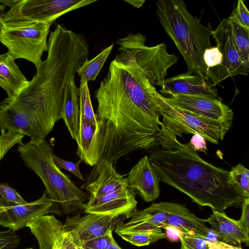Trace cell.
<instances>
[{"label": "cell", "mask_w": 249, "mask_h": 249, "mask_svg": "<svg viewBox=\"0 0 249 249\" xmlns=\"http://www.w3.org/2000/svg\"><path fill=\"white\" fill-rule=\"evenodd\" d=\"M106 249H122L120 246L116 242L115 240L113 237H111L110 241L107 244Z\"/></svg>", "instance_id": "obj_41"}, {"label": "cell", "mask_w": 249, "mask_h": 249, "mask_svg": "<svg viewBox=\"0 0 249 249\" xmlns=\"http://www.w3.org/2000/svg\"><path fill=\"white\" fill-rule=\"evenodd\" d=\"M10 9L0 15V25L21 22L55 21L73 10L90 4L96 0H0Z\"/></svg>", "instance_id": "obj_8"}, {"label": "cell", "mask_w": 249, "mask_h": 249, "mask_svg": "<svg viewBox=\"0 0 249 249\" xmlns=\"http://www.w3.org/2000/svg\"><path fill=\"white\" fill-rule=\"evenodd\" d=\"M79 90L80 117L89 123H97L98 120L93 109L88 83L80 81Z\"/></svg>", "instance_id": "obj_27"}, {"label": "cell", "mask_w": 249, "mask_h": 249, "mask_svg": "<svg viewBox=\"0 0 249 249\" xmlns=\"http://www.w3.org/2000/svg\"><path fill=\"white\" fill-rule=\"evenodd\" d=\"M5 7L6 6L4 5L0 0V15L3 13Z\"/></svg>", "instance_id": "obj_42"}, {"label": "cell", "mask_w": 249, "mask_h": 249, "mask_svg": "<svg viewBox=\"0 0 249 249\" xmlns=\"http://www.w3.org/2000/svg\"><path fill=\"white\" fill-rule=\"evenodd\" d=\"M0 196L5 201L17 204H24L26 202L14 189L7 183L0 184Z\"/></svg>", "instance_id": "obj_35"}, {"label": "cell", "mask_w": 249, "mask_h": 249, "mask_svg": "<svg viewBox=\"0 0 249 249\" xmlns=\"http://www.w3.org/2000/svg\"><path fill=\"white\" fill-rule=\"evenodd\" d=\"M178 236L181 242L180 249H210L207 238L187 233H180Z\"/></svg>", "instance_id": "obj_30"}, {"label": "cell", "mask_w": 249, "mask_h": 249, "mask_svg": "<svg viewBox=\"0 0 249 249\" xmlns=\"http://www.w3.org/2000/svg\"><path fill=\"white\" fill-rule=\"evenodd\" d=\"M210 249H242L241 247L231 245L218 240L207 238Z\"/></svg>", "instance_id": "obj_39"}, {"label": "cell", "mask_w": 249, "mask_h": 249, "mask_svg": "<svg viewBox=\"0 0 249 249\" xmlns=\"http://www.w3.org/2000/svg\"><path fill=\"white\" fill-rule=\"evenodd\" d=\"M205 79L186 72L166 78L157 86L160 87V93L170 96L183 95L217 98L216 89Z\"/></svg>", "instance_id": "obj_17"}, {"label": "cell", "mask_w": 249, "mask_h": 249, "mask_svg": "<svg viewBox=\"0 0 249 249\" xmlns=\"http://www.w3.org/2000/svg\"><path fill=\"white\" fill-rule=\"evenodd\" d=\"M227 19L235 47L242 63L249 69V30L228 18Z\"/></svg>", "instance_id": "obj_25"}, {"label": "cell", "mask_w": 249, "mask_h": 249, "mask_svg": "<svg viewBox=\"0 0 249 249\" xmlns=\"http://www.w3.org/2000/svg\"><path fill=\"white\" fill-rule=\"evenodd\" d=\"M135 196L136 192L125 185L99 198H88L84 210L87 213L124 216L129 218L136 209L137 201Z\"/></svg>", "instance_id": "obj_14"}, {"label": "cell", "mask_w": 249, "mask_h": 249, "mask_svg": "<svg viewBox=\"0 0 249 249\" xmlns=\"http://www.w3.org/2000/svg\"><path fill=\"white\" fill-rule=\"evenodd\" d=\"M18 151L25 165L43 182L53 203L51 213L62 215L84 209L89 196L56 166L52 158L53 149L44 139H31L19 145Z\"/></svg>", "instance_id": "obj_5"}, {"label": "cell", "mask_w": 249, "mask_h": 249, "mask_svg": "<svg viewBox=\"0 0 249 249\" xmlns=\"http://www.w3.org/2000/svg\"><path fill=\"white\" fill-rule=\"evenodd\" d=\"M212 36L223 57L220 65L208 70L207 78L216 85L229 77L239 74L247 75L249 69L242 63L235 47L227 18L222 19L213 30Z\"/></svg>", "instance_id": "obj_10"}, {"label": "cell", "mask_w": 249, "mask_h": 249, "mask_svg": "<svg viewBox=\"0 0 249 249\" xmlns=\"http://www.w3.org/2000/svg\"><path fill=\"white\" fill-rule=\"evenodd\" d=\"M19 243L20 238L15 231H0V249H16Z\"/></svg>", "instance_id": "obj_33"}, {"label": "cell", "mask_w": 249, "mask_h": 249, "mask_svg": "<svg viewBox=\"0 0 249 249\" xmlns=\"http://www.w3.org/2000/svg\"><path fill=\"white\" fill-rule=\"evenodd\" d=\"M153 100L160 116L162 125L157 136V146L170 149L183 134H197L205 140L217 144L228 130L221 124L183 111L170 102L155 88Z\"/></svg>", "instance_id": "obj_6"}, {"label": "cell", "mask_w": 249, "mask_h": 249, "mask_svg": "<svg viewBox=\"0 0 249 249\" xmlns=\"http://www.w3.org/2000/svg\"><path fill=\"white\" fill-rule=\"evenodd\" d=\"M1 209L0 208V214H1Z\"/></svg>", "instance_id": "obj_44"}, {"label": "cell", "mask_w": 249, "mask_h": 249, "mask_svg": "<svg viewBox=\"0 0 249 249\" xmlns=\"http://www.w3.org/2000/svg\"><path fill=\"white\" fill-rule=\"evenodd\" d=\"M59 119H62L71 138L76 140L80 122L79 90L74 79L69 83Z\"/></svg>", "instance_id": "obj_22"}, {"label": "cell", "mask_w": 249, "mask_h": 249, "mask_svg": "<svg viewBox=\"0 0 249 249\" xmlns=\"http://www.w3.org/2000/svg\"><path fill=\"white\" fill-rule=\"evenodd\" d=\"M52 206L46 192L40 198L24 204L7 201L0 196V226L15 232L36 218L51 213Z\"/></svg>", "instance_id": "obj_13"}, {"label": "cell", "mask_w": 249, "mask_h": 249, "mask_svg": "<svg viewBox=\"0 0 249 249\" xmlns=\"http://www.w3.org/2000/svg\"><path fill=\"white\" fill-rule=\"evenodd\" d=\"M113 47V44L105 48L91 60L87 59L77 70L80 81H94L104 66Z\"/></svg>", "instance_id": "obj_24"}, {"label": "cell", "mask_w": 249, "mask_h": 249, "mask_svg": "<svg viewBox=\"0 0 249 249\" xmlns=\"http://www.w3.org/2000/svg\"><path fill=\"white\" fill-rule=\"evenodd\" d=\"M228 18L249 30V12L243 0H239L237 6Z\"/></svg>", "instance_id": "obj_31"}, {"label": "cell", "mask_w": 249, "mask_h": 249, "mask_svg": "<svg viewBox=\"0 0 249 249\" xmlns=\"http://www.w3.org/2000/svg\"><path fill=\"white\" fill-rule=\"evenodd\" d=\"M156 15L184 59L187 72L207 79L203 53L211 47L212 28L204 26L197 17L192 15L183 0H158Z\"/></svg>", "instance_id": "obj_4"}, {"label": "cell", "mask_w": 249, "mask_h": 249, "mask_svg": "<svg viewBox=\"0 0 249 249\" xmlns=\"http://www.w3.org/2000/svg\"><path fill=\"white\" fill-rule=\"evenodd\" d=\"M47 52L28 84L0 102V132L7 130L44 139L60 119L69 83L80 64L58 47L49 46Z\"/></svg>", "instance_id": "obj_2"}, {"label": "cell", "mask_w": 249, "mask_h": 249, "mask_svg": "<svg viewBox=\"0 0 249 249\" xmlns=\"http://www.w3.org/2000/svg\"><path fill=\"white\" fill-rule=\"evenodd\" d=\"M145 36L140 33H129L126 37L118 39L116 44L137 50V63L147 72L151 83L157 86L166 78L168 69L178 59L175 54L167 52L165 43L148 47L145 45Z\"/></svg>", "instance_id": "obj_9"}, {"label": "cell", "mask_w": 249, "mask_h": 249, "mask_svg": "<svg viewBox=\"0 0 249 249\" xmlns=\"http://www.w3.org/2000/svg\"><path fill=\"white\" fill-rule=\"evenodd\" d=\"M188 143L195 151L206 152L207 150L206 140L199 134H194Z\"/></svg>", "instance_id": "obj_38"}, {"label": "cell", "mask_w": 249, "mask_h": 249, "mask_svg": "<svg viewBox=\"0 0 249 249\" xmlns=\"http://www.w3.org/2000/svg\"><path fill=\"white\" fill-rule=\"evenodd\" d=\"M54 22L0 25V42L15 59L28 60L37 69L42 63L43 53L48 51L47 39L50 27Z\"/></svg>", "instance_id": "obj_7"}, {"label": "cell", "mask_w": 249, "mask_h": 249, "mask_svg": "<svg viewBox=\"0 0 249 249\" xmlns=\"http://www.w3.org/2000/svg\"><path fill=\"white\" fill-rule=\"evenodd\" d=\"M0 135V160L9 150L16 144H23L24 135L10 131H2Z\"/></svg>", "instance_id": "obj_29"}, {"label": "cell", "mask_w": 249, "mask_h": 249, "mask_svg": "<svg viewBox=\"0 0 249 249\" xmlns=\"http://www.w3.org/2000/svg\"><path fill=\"white\" fill-rule=\"evenodd\" d=\"M160 180L185 194L197 204L220 213L241 204L244 196L229 171L204 160L189 145L178 142L148 157Z\"/></svg>", "instance_id": "obj_3"}, {"label": "cell", "mask_w": 249, "mask_h": 249, "mask_svg": "<svg viewBox=\"0 0 249 249\" xmlns=\"http://www.w3.org/2000/svg\"><path fill=\"white\" fill-rule=\"evenodd\" d=\"M117 217L92 213L83 216L78 214L67 217L63 226L77 248L92 239L112 233L117 225Z\"/></svg>", "instance_id": "obj_12"}, {"label": "cell", "mask_w": 249, "mask_h": 249, "mask_svg": "<svg viewBox=\"0 0 249 249\" xmlns=\"http://www.w3.org/2000/svg\"><path fill=\"white\" fill-rule=\"evenodd\" d=\"M97 120V123H89L80 117L76 140L78 144L76 153L80 160L93 167L99 160L106 132L105 121Z\"/></svg>", "instance_id": "obj_16"}, {"label": "cell", "mask_w": 249, "mask_h": 249, "mask_svg": "<svg viewBox=\"0 0 249 249\" xmlns=\"http://www.w3.org/2000/svg\"><path fill=\"white\" fill-rule=\"evenodd\" d=\"M167 99L181 110L217 122L228 130L231 126L233 111L217 98L181 95L170 96Z\"/></svg>", "instance_id": "obj_11"}, {"label": "cell", "mask_w": 249, "mask_h": 249, "mask_svg": "<svg viewBox=\"0 0 249 249\" xmlns=\"http://www.w3.org/2000/svg\"><path fill=\"white\" fill-rule=\"evenodd\" d=\"M52 158L54 163L59 169H65L73 174L80 179L84 180V177L79 169V165L82 161L81 160L77 162L74 163L63 160L56 156L53 153L52 155Z\"/></svg>", "instance_id": "obj_34"}, {"label": "cell", "mask_w": 249, "mask_h": 249, "mask_svg": "<svg viewBox=\"0 0 249 249\" xmlns=\"http://www.w3.org/2000/svg\"><path fill=\"white\" fill-rule=\"evenodd\" d=\"M76 249H83V248L82 247H77V248H76Z\"/></svg>", "instance_id": "obj_43"}, {"label": "cell", "mask_w": 249, "mask_h": 249, "mask_svg": "<svg viewBox=\"0 0 249 249\" xmlns=\"http://www.w3.org/2000/svg\"><path fill=\"white\" fill-rule=\"evenodd\" d=\"M234 184L245 197H249V171L240 163L233 167L229 172Z\"/></svg>", "instance_id": "obj_28"}, {"label": "cell", "mask_w": 249, "mask_h": 249, "mask_svg": "<svg viewBox=\"0 0 249 249\" xmlns=\"http://www.w3.org/2000/svg\"><path fill=\"white\" fill-rule=\"evenodd\" d=\"M125 180L127 187L137 191L146 202L152 201L160 195V178L147 155L132 168Z\"/></svg>", "instance_id": "obj_19"}, {"label": "cell", "mask_w": 249, "mask_h": 249, "mask_svg": "<svg viewBox=\"0 0 249 249\" xmlns=\"http://www.w3.org/2000/svg\"><path fill=\"white\" fill-rule=\"evenodd\" d=\"M242 214L238 220L246 232L249 233V197H246L242 203Z\"/></svg>", "instance_id": "obj_37"}, {"label": "cell", "mask_w": 249, "mask_h": 249, "mask_svg": "<svg viewBox=\"0 0 249 249\" xmlns=\"http://www.w3.org/2000/svg\"><path fill=\"white\" fill-rule=\"evenodd\" d=\"M162 202L153 203L149 207L142 210L136 209L131 214V219L127 224L141 223L152 228L160 227L167 218ZM161 228V227H160Z\"/></svg>", "instance_id": "obj_23"}, {"label": "cell", "mask_w": 249, "mask_h": 249, "mask_svg": "<svg viewBox=\"0 0 249 249\" xmlns=\"http://www.w3.org/2000/svg\"><path fill=\"white\" fill-rule=\"evenodd\" d=\"M94 92L97 119L106 123L99 160L115 162L130 152L157 146L162 123L153 100L155 88L136 61L134 48L120 47Z\"/></svg>", "instance_id": "obj_1"}, {"label": "cell", "mask_w": 249, "mask_h": 249, "mask_svg": "<svg viewBox=\"0 0 249 249\" xmlns=\"http://www.w3.org/2000/svg\"><path fill=\"white\" fill-rule=\"evenodd\" d=\"M28 227L36 238L39 249H76L63 224L53 215L38 216L29 223Z\"/></svg>", "instance_id": "obj_15"}, {"label": "cell", "mask_w": 249, "mask_h": 249, "mask_svg": "<svg viewBox=\"0 0 249 249\" xmlns=\"http://www.w3.org/2000/svg\"><path fill=\"white\" fill-rule=\"evenodd\" d=\"M124 1L128 3L133 6L139 8H141L145 2L144 0H125Z\"/></svg>", "instance_id": "obj_40"}, {"label": "cell", "mask_w": 249, "mask_h": 249, "mask_svg": "<svg viewBox=\"0 0 249 249\" xmlns=\"http://www.w3.org/2000/svg\"><path fill=\"white\" fill-rule=\"evenodd\" d=\"M34 249L33 248H27V249Z\"/></svg>", "instance_id": "obj_45"}, {"label": "cell", "mask_w": 249, "mask_h": 249, "mask_svg": "<svg viewBox=\"0 0 249 249\" xmlns=\"http://www.w3.org/2000/svg\"><path fill=\"white\" fill-rule=\"evenodd\" d=\"M162 204L168 216L161 228H173L180 233L208 238L211 230L205 224L206 219L197 217L182 205L169 202H162Z\"/></svg>", "instance_id": "obj_18"}, {"label": "cell", "mask_w": 249, "mask_h": 249, "mask_svg": "<svg viewBox=\"0 0 249 249\" xmlns=\"http://www.w3.org/2000/svg\"><path fill=\"white\" fill-rule=\"evenodd\" d=\"M117 234L131 245L138 247L147 246L167 237L166 234L162 231L160 227L150 230L120 233Z\"/></svg>", "instance_id": "obj_26"}, {"label": "cell", "mask_w": 249, "mask_h": 249, "mask_svg": "<svg viewBox=\"0 0 249 249\" xmlns=\"http://www.w3.org/2000/svg\"><path fill=\"white\" fill-rule=\"evenodd\" d=\"M112 236L110 233L98 237L84 242L81 247L84 249H106Z\"/></svg>", "instance_id": "obj_36"}, {"label": "cell", "mask_w": 249, "mask_h": 249, "mask_svg": "<svg viewBox=\"0 0 249 249\" xmlns=\"http://www.w3.org/2000/svg\"><path fill=\"white\" fill-rule=\"evenodd\" d=\"M206 222L210 224L211 232L219 241L233 246L249 244V234L239 221L229 217L225 212L213 210V213L206 219Z\"/></svg>", "instance_id": "obj_20"}, {"label": "cell", "mask_w": 249, "mask_h": 249, "mask_svg": "<svg viewBox=\"0 0 249 249\" xmlns=\"http://www.w3.org/2000/svg\"><path fill=\"white\" fill-rule=\"evenodd\" d=\"M222 57L221 52L216 46L206 49L203 53V60L207 70L220 65Z\"/></svg>", "instance_id": "obj_32"}, {"label": "cell", "mask_w": 249, "mask_h": 249, "mask_svg": "<svg viewBox=\"0 0 249 249\" xmlns=\"http://www.w3.org/2000/svg\"><path fill=\"white\" fill-rule=\"evenodd\" d=\"M8 52L0 54V86L5 91L7 97H12L29 83Z\"/></svg>", "instance_id": "obj_21"}]
</instances>
